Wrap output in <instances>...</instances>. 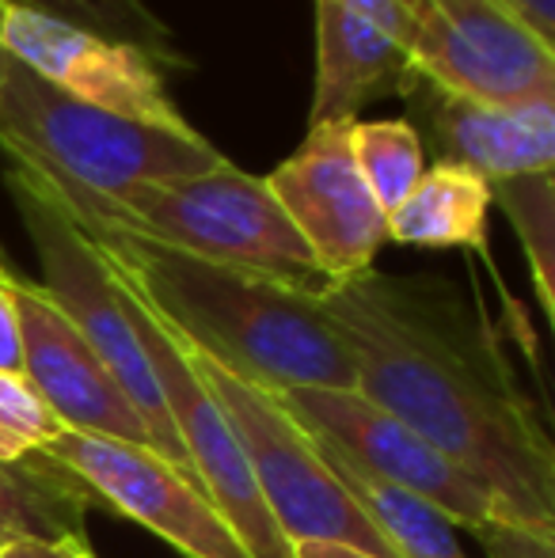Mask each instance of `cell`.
<instances>
[{"label":"cell","instance_id":"cell-1","mask_svg":"<svg viewBox=\"0 0 555 558\" xmlns=\"http://www.w3.org/2000/svg\"><path fill=\"white\" fill-rule=\"evenodd\" d=\"M354 357V391L487 486L514 532L555 547V448L480 293L377 266L316 289Z\"/></svg>","mask_w":555,"mask_h":558},{"label":"cell","instance_id":"cell-2","mask_svg":"<svg viewBox=\"0 0 555 558\" xmlns=\"http://www.w3.org/2000/svg\"><path fill=\"white\" fill-rule=\"evenodd\" d=\"M69 214L99 247L114 278L179 342L237 380L270 396L293 388H354V357L327 319L316 289L186 255L107 217Z\"/></svg>","mask_w":555,"mask_h":558},{"label":"cell","instance_id":"cell-3","mask_svg":"<svg viewBox=\"0 0 555 558\" xmlns=\"http://www.w3.org/2000/svg\"><path fill=\"white\" fill-rule=\"evenodd\" d=\"M0 153L53 191L119 202L137 183H176L229 168L202 133H168L61 96L0 50Z\"/></svg>","mask_w":555,"mask_h":558},{"label":"cell","instance_id":"cell-4","mask_svg":"<svg viewBox=\"0 0 555 558\" xmlns=\"http://www.w3.org/2000/svg\"><path fill=\"white\" fill-rule=\"evenodd\" d=\"M4 191L23 228H27L38 266H43L38 286L46 289V296L58 304L61 316L81 331L84 342L107 365V373L126 391L130 407L137 411L141 426L148 434V448L186 471V456L179 448L164 391L153 376L145 345H141L130 293L122 289V281L114 278L99 247L73 221V214L61 206V198L38 171L8 160Z\"/></svg>","mask_w":555,"mask_h":558},{"label":"cell","instance_id":"cell-5","mask_svg":"<svg viewBox=\"0 0 555 558\" xmlns=\"http://www.w3.org/2000/svg\"><path fill=\"white\" fill-rule=\"evenodd\" d=\"M76 214H96L126 225L156 243H168L209 263L260 270L297 286L319 289V266L293 221L281 214L263 175H248L237 163L176 183H137L119 202L53 191Z\"/></svg>","mask_w":555,"mask_h":558},{"label":"cell","instance_id":"cell-6","mask_svg":"<svg viewBox=\"0 0 555 558\" xmlns=\"http://www.w3.org/2000/svg\"><path fill=\"white\" fill-rule=\"evenodd\" d=\"M275 399L304 434L319 437L370 475L419 494L422 501L442 509L457 529L480 536L495 551L491 558H552L555 547H541L514 532L510 517L503 513L487 486H480L449 456H442L415 429L358 396L354 388H293Z\"/></svg>","mask_w":555,"mask_h":558},{"label":"cell","instance_id":"cell-7","mask_svg":"<svg viewBox=\"0 0 555 558\" xmlns=\"http://www.w3.org/2000/svg\"><path fill=\"white\" fill-rule=\"evenodd\" d=\"M183 353L214 396V403L229 414L240 448L248 456V468L255 475V486H260L263 506L275 517L289 547L319 539V544L354 547L370 558H396L362 517V509L350 501V494L339 486V478L327 471L312 437L281 411V403L270 391L237 380L221 365L194 353L191 345H183Z\"/></svg>","mask_w":555,"mask_h":558},{"label":"cell","instance_id":"cell-8","mask_svg":"<svg viewBox=\"0 0 555 558\" xmlns=\"http://www.w3.org/2000/svg\"><path fill=\"white\" fill-rule=\"evenodd\" d=\"M411 73L472 104L555 99V50L495 0H408Z\"/></svg>","mask_w":555,"mask_h":558},{"label":"cell","instance_id":"cell-9","mask_svg":"<svg viewBox=\"0 0 555 558\" xmlns=\"http://www.w3.org/2000/svg\"><path fill=\"white\" fill-rule=\"evenodd\" d=\"M130 308H134L141 345H145L153 376L164 391V403H168L171 426H176L179 448H183L186 471L194 475V483L214 501V509L225 517V524L237 532V539L244 544L248 555L293 558L289 539L281 536L275 517L263 506L260 486H255V475L248 468V456L240 448V437L232 429L229 414L214 403V396H209L206 384L191 368V361H186L183 345L176 342V335L134 293H130Z\"/></svg>","mask_w":555,"mask_h":558},{"label":"cell","instance_id":"cell-10","mask_svg":"<svg viewBox=\"0 0 555 558\" xmlns=\"http://www.w3.org/2000/svg\"><path fill=\"white\" fill-rule=\"evenodd\" d=\"M43 456L69 471L92 501L160 536L183 558H252L191 471L176 468L148 445L65 429Z\"/></svg>","mask_w":555,"mask_h":558},{"label":"cell","instance_id":"cell-11","mask_svg":"<svg viewBox=\"0 0 555 558\" xmlns=\"http://www.w3.org/2000/svg\"><path fill=\"white\" fill-rule=\"evenodd\" d=\"M0 50L84 107L168 133H198L176 107L156 61L137 46L111 43L15 0H0Z\"/></svg>","mask_w":555,"mask_h":558},{"label":"cell","instance_id":"cell-12","mask_svg":"<svg viewBox=\"0 0 555 558\" xmlns=\"http://www.w3.org/2000/svg\"><path fill=\"white\" fill-rule=\"evenodd\" d=\"M350 125L354 122L309 125L297 153L263 175L324 281H347L373 270L388 243V217L354 163Z\"/></svg>","mask_w":555,"mask_h":558},{"label":"cell","instance_id":"cell-13","mask_svg":"<svg viewBox=\"0 0 555 558\" xmlns=\"http://www.w3.org/2000/svg\"><path fill=\"white\" fill-rule=\"evenodd\" d=\"M15 312L23 338V380L50 414L73 434L111 437V441L148 445L137 411L119 388L107 365L96 357L73 324L61 316L58 304L46 296L38 281H27L12 270Z\"/></svg>","mask_w":555,"mask_h":558},{"label":"cell","instance_id":"cell-14","mask_svg":"<svg viewBox=\"0 0 555 558\" xmlns=\"http://www.w3.org/2000/svg\"><path fill=\"white\" fill-rule=\"evenodd\" d=\"M408 43V0H316V84L309 125L358 122L370 104L403 96L415 81Z\"/></svg>","mask_w":555,"mask_h":558},{"label":"cell","instance_id":"cell-15","mask_svg":"<svg viewBox=\"0 0 555 558\" xmlns=\"http://www.w3.org/2000/svg\"><path fill=\"white\" fill-rule=\"evenodd\" d=\"M408 122L422 145L437 148V163H460L487 183L555 171V99L491 107L449 96L426 81H411Z\"/></svg>","mask_w":555,"mask_h":558},{"label":"cell","instance_id":"cell-16","mask_svg":"<svg viewBox=\"0 0 555 558\" xmlns=\"http://www.w3.org/2000/svg\"><path fill=\"white\" fill-rule=\"evenodd\" d=\"M491 183L460 163H434L419 175L411 194L388 214V240L403 247L472 251L487 266L491 258Z\"/></svg>","mask_w":555,"mask_h":558},{"label":"cell","instance_id":"cell-17","mask_svg":"<svg viewBox=\"0 0 555 558\" xmlns=\"http://www.w3.org/2000/svg\"><path fill=\"white\" fill-rule=\"evenodd\" d=\"M312 445L319 448L327 471L339 478V486L350 494V501L362 509V517L373 524V532L385 539V547L396 558H468L464 544L457 536L460 529L442 509L422 501L419 494L400 490V486L370 475V471L358 468L342 452H335L319 437H312Z\"/></svg>","mask_w":555,"mask_h":558},{"label":"cell","instance_id":"cell-18","mask_svg":"<svg viewBox=\"0 0 555 558\" xmlns=\"http://www.w3.org/2000/svg\"><path fill=\"white\" fill-rule=\"evenodd\" d=\"M88 506V490L43 452L0 463V544L84 536Z\"/></svg>","mask_w":555,"mask_h":558},{"label":"cell","instance_id":"cell-19","mask_svg":"<svg viewBox=\"0 0 555 558\" xmlns=\"http://www.w3.org/2000/svg\"><path fill=\"white\" fill-rule=\"evenodd\" d=\"M15 4L65 20L99 38H111V43L137 46L160 69H191V58L179 50L171 27L145 0H15Z\"/></svg>","mask_w":555,"mask_h":558},{"label":"cell","instance_id":"cell-20","mask_svg":"<svg viewBox=\"0 0 555 558\" xmlns=\"http://www.w3.org/2000/svg\"><path fill=\"white\" fill-rule=\"evenodd\" d=\"M491 206L503 209L518 232L536 304L544 316H555V171L491 183Z\"/></svg>","mask_w":555,"mask_h":558},{"label":"cell","instance_id":"cell-21","mask_svg":"<svg viewBox=\"0 0 555 558\" xmlns=\"http://www.w3.org/2000/svg\"><path fill=\"white\" fill-rule=\"evenodd\" d=\"M350 148H354L358 171H362L377 206L385 209V217L408 198L411 186L426 171L422 141L408 118H373V122L358 118L350 125Z\"/></svg>","mask_w":555,"mask_h":558},{"label":"cell","instance_id":"cell-22","mask_svg":"<svg viewBox=\"0 0 555 558\" xmlns=\"http://www.w3.org/2000/svg\"><path fill=\"white\" fill-rule=\"evenodd\" d=\"M65 434L50 407L15 373H0V463H20Z\"/></svg>","mask_w":555,"mask_h":558},{"label":"cell","instance_id":"cell-23","mask_svg":"<svg viewBox=\"0 0 555 558\" xmlns=\"http://www.w3.org/2000/svg\"><path fill=\"white\" fill-rule=\"evenodd\" d=\"M0 373H23V338L12 293V266L4 263H0Z\"/></svg>","mask_w":555,"mask_h":558},{"label":"cell","instance_id":"cell-24","mask_svg":"<svg viewBox=\"0 0 555 558\" xmlns=\"http://www.w3.org/2000/svg\"><path fill=\"white\" fill-rule=\"evenodd\" d=\"M0 558H96L88 536L61 539H8L0 544Z\"/></svg>","mask_w":555,"mask_h":558},{"label":"cell","instance_id":"cell-25","mask_svg":"<svg viewBox=\"0 0 555 558\" xmlns=\"http://www.w3.org/2000/svg\"><path fill=\"white\" fill-rule=\"evenodd\" d=\"M495 4L555 50V0H495Z\"/></svg>","mask_w":555,"mask_h":558},{"label":"cell","instance_id":"cell-26","mask_svg":"<svg viewBox=\"0 0 555 558\" xmlns=\"http://www.w3.org/2000/svg\"><path fill=\"white\" fill-rule=\"evenodd\" d=\"M293 558H370L354 547L342 544H319V539H309V544H293Z\"/></svg>","mask_w":555,"mask_h":558}]
</instances>
